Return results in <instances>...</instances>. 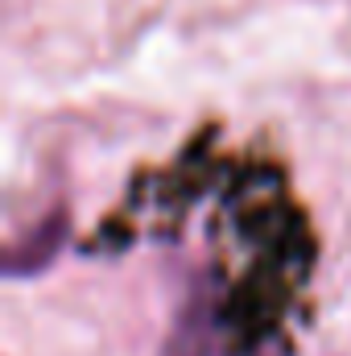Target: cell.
Instances as JSON below:
<instances>
[{"instance_id": "cell-1", "label": "cell", "mask_w": 351, "mask_h": 356, "mask_svg": "<svg viewBox=\"0 0 351 356\" xmlns=\"http://www.w3.org/2000/svg\"><path fill=\"white\" fill-rule=\"evenodd\" d=\"M62 245V216H50L42 228H37V236L29 232L12 253H8V273H29V269H42L50 257H54V249Z\"/></svg>"}]
</instances>
